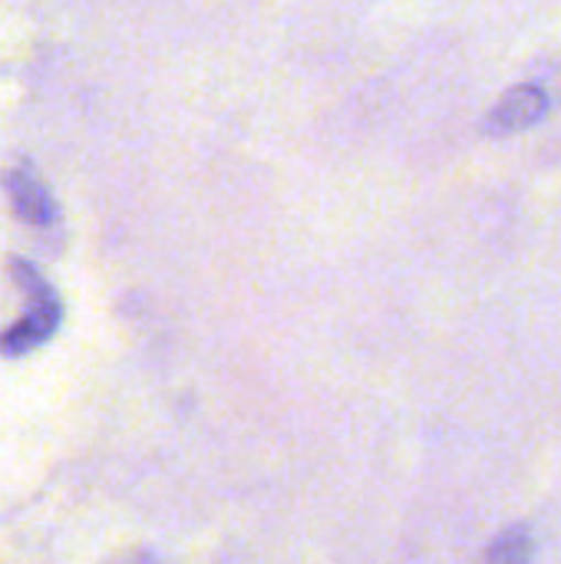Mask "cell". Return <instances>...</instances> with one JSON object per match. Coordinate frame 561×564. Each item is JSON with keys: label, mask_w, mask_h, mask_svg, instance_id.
<instances>
[{"label": "cell", "mask_w": 561, "mask_h": 564, "mask_svg": "<svg viewBox=\"0 0 561 564\" xmlns=\"http://www.w3.org/2000/svg\"><path fill=\"white\" fill-rule=\"evenodd\" d=\"M10 274L20 284L26 307H23V317L0 334V354L3 357H23L56 334V327L63 321V304H60L56 291L50 288V281L30 261L13 258Z\"/></svg>", "instance_id": "cell-1"}, {"label": "cell", "mask_w": 561, "mask_h": 564, "mask_svg": "<svg viewBox=\"0 0 561 564\" xmlns=\"http://www.w3.org/2000/svg\"><path fill=\"white\" fill-rule=\"evenodd\" d=\"M3 195L13 208V215L33 228H50L56 218H60V208L46 188V182L33 172V165L26 162H13L7 172H3Z\"/></svg>", "instance_id": "cell-2"}, {"label": "cell", "mask_w": 561, "mask_h": 564, "mask_svg": "<svg viewBox=\"0 0 561 564\" xmlns=\"http://www.w3.org/2000/svg\"><path fill=\"white\" fill-rule=\"evenodd\" d=\"M549 93L539 86V83H519L513 89H506L486 112L483 119V129L493 132V135H509V132H519V129H529L536 122L546 119L549 112Z\"/></svg>", "instance_id": "cell-3"}, {"label": "cell", "mask_w": 561, "mask_h": 564, "mask_svg": "<svg viewBox=\"0 0 561 564\" xmlns=\"http://www.w3.org/2000/svg\"><path fill=\"white\" fill-rule=\"evenodd\" d=\"M532 549H536V539L529 525H509L486 545L483 564H529Z\"/></svg>", "instance_id": "cell-4"}]
</instances>
